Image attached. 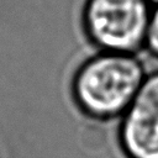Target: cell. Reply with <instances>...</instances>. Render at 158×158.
I'll return each mask as SVG.
<instances>
[{"mask_svg": "<svg viewBox=\"0 0 158 158\" xmlns=\"http://www.w3.org/2000/svg\"><path fill=\"white\" fill-rule=\"evenodd\" d=\"M147 74L137 54L98 51L74 72L70 94L77 107L88 117L99 121L120 118Z\"/></svg>", "mask_w": 158, "mask_h": 158, "instance_id": "1", "label": "cell"}, {"mask_svg": "<svg viewBox=\"0 0 158 158\" xmlns=\"http://www.w3.org/2000/svg\"><path fill=\"white\" fill-rule=\"evenodd\" d=\"M151 12L148 0H85L80 23L98 51L137 54L144 49Z\"/></svg>", "mask_w": 158, "mask_h": 158, "instance_id": "2", "label": "cell"}, {"mask_svg": "<svg viewBox=\"0 0 158 158\" xmlns=\"http://www.w3.org/2000/svg\"><path fill=\"white\" fill-rule=\"evenodd\" d=\"M118 139L128 158H158V70L147 74L120 117Z\"/></svg>", "mask_w": 158, "mask_h": 158, "instance_id": "3", "label": "cell"}, {"mask_svg": "<svg viewBox=\"0 0 158 158\" xmlns=\"http://www.w3.org/2000/svg\"><path fill=\"white\" fill-rule=\"evenodd\" d=\"M144 49L149 53V56L158 59V4L152 6Z\"/></svg>", "mask_w": 158, "mask_h": 158, "instance_id": "4", "label": "cell"}, {"mask_svg": "<svg viewBox=\"0 0 158 158\" xmlns=\"http://www.w3.org/2000/svg\"><path fill=\"white\" fill-rule=\"evenodd\" d=\"M148 2L153 6V5H157V4H158V0H148Z\"/></svg>", "mask_w": 158, "mask_h": 158, "instance_id": "5", "label": "cell"}]
</instances>
